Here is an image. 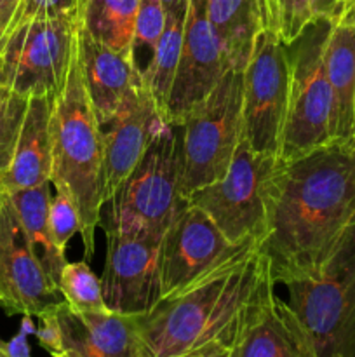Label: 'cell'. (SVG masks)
Returning <instances> with one entry per match:
<instances>
[{
	"label": "cell",
	"mask_w": 355,
	"mask_h": 357,
	"mask_svg": "<svg viewBox=\"0 0 355 357\" xmlns=\"http://www.w3.org/2000/svg\"><path fill=\"white\" fill-rule=\"evenodd\" d=\"M354 222L355 136L287 162L278 159L268 229L260 243L275 284L317 271Z\"/></svg>",
	"instance_id": "cell-1"
},
{
	"label": "cell",
	"mask_w": 355,
	"mask_h": 357,
	"mask_svg": "<svg viewBox=\"0 0 355 357\" xmlns=\"http://www.w3.org/2000/svg\"><path fill=\"white\" fill-rule=\"evenodd\" d=\"M271 282L268 258L254 243L160 298L148 314L138 316L150 357H232Z\"/></svg>",
	"instance_id": "cell-2"
},
{
	"label": "cell",
	"mask_w": 355,
	"mask_h": 357,
	"mask_svg": "<svg viewBox=\"0 0 355 357\" xmlns=\"http://www.w3.org/2000/svg\"><path fill=\"white\" fill-rule=\"evenodd\" d=\"M51 138V185L54 190L68 194L75 204L84 257L89 260L96 251V230L104 204L103 138L84 86L77 51L65 87L52 98Z\"/></svg>",
	"instance_id": "cell-3"
},
{
	"label": "cell",
	"mask_w": 355,
	"mask_h": 357,
	"mask_svg": "<svg viewBox=\"0 0 355 357\" xmlns=\"http://www.w3.org/2000/svg\"><path fill=\"white\" fill-rule=\"evenodd\" d=\"M284 286L315 357H355V222L317 271Z\"/></svg>",
	"instance_id": "cell-4"
},
{
	"label": "cell",
	"mask_w": 355,
	"mask_h": 357,
	"mask_svg": "<svg viewBox=\"0 0 355 357\" xmlns=\"http://www.w3.org/2000/svg\"><path fill=\"white\" fill-rule=\"evenodd\" d=\"M333 21L313 17L287 44L291 87L278 159H298L336 139L334 94L324 63Z\"/></svg>",
	"instance_id": "cell-5"
},
{
	"label": "cell",
	"mask_w": 355,
	"mask_h": 357,
	"mask_svg": "<svg viewBox=\"0 0 355 357\" xmlns=\"http://www.w3.org/2000/svg\"><path fill=\"white\" fill-rule=\"evenodd\" d=\"M180 180V126L164 121L145 155L108 202L110 215L104 227L164 236L187 202L181 197Z\"/></svg>",
	"instance_id": "cell-6"
},
{
	"label": "cell",
	"mask_w": 355,
	"mask_h": 357,
	"mask_svg": "<svg viewBox=\"0 0 355 357\" xmlns=\"http://www.w3.org/2000/svg\"><path fill=\"white\" fill-rule=\"evenodd\" d=\"M244 70L230 68L180 124L181 197L225 176L242 139Z\"/></svg>",
	"instance_id": "cell-7"
},
{
	"label": "cell",
	"mask_w": 355,
	"mask_h": 357,
	"mask_svg": "<svg viewBox=\"0 0 355 357\" xmlns=\"http://www.w3.org/2000/svg\"><path fill=\"white\" fill-rule=\"evenodd\" d=\"M277 167V155L254 152L242 138L225 176L195 190L187 201L200 208L232 244L261 243Z\"/></svg>",
	"instance_id": "cell-8"
},
{
	"label": "cell",
	"mask_w": 355,
	"mask_h": 357,
	"mask_svg": "<svg viewBox=\"0 0 355 357\" xmlns=\"http://www.w3.org/2000/svg\"><path fill=\"white\" fill-rule=\"evenodd\" d=\"M79 20L63 13L19 21L0 47V66L9 89L23 96L56 98L65 87L77 51Z\"/></svg>",
	"instance_id": "cell-9"
},
{
	"label": "cell",
	"mask_w": 355,
	"mask_h": 357,
	"mask_svg": "<svg viewBox=\"0 0 355 357\" xmlns=\"http://www.w3.org/2000/svg\"><path fill=\"white\" fill-rule=\"evenodd\" d=\"M242 73V138L254 152L278 157L291 87L287 44L263 28Z\"/></svg>",
	"instance_id": "cell-10"
},
{
	"label": "cell",
	"mask_w": 355,
	"mask_h": 357,
	"mask_svg": "<svg viewBox=\"0 0 355 357\" xmlns=\"http://www.w3.org/2000/svg\"><path fill=\"white\" fill-rule=\"evenodd\" d=\"M104 258L101 289L110 310L129 316H145L159 303L160 243L162 236L148 232H120L104 227Z\"/></svg>",
	"instance_id": "cell-11"
},
{
	"label": "cell",
	"mask_w": 355,
	"mask_h": 357,
	"mask_svg": "<svg viewBox=\"0 0 355 357\" xmlns=\"http://www.w3.org/2000/svg\"><path fill=\"white\" fill-rule=\"evenodd\" d=\"M233 68L207 16V0H188L181 56L164 119L180 126Z\"/></svg>",
	"instance_id": "cell-12"
},
{
	"label": "cell",
	"mask_w": 355,
	"mask_h": 357,
	"mask_svg": "<svg viewBox=\"0 0 355 357\" xmlns=\"http://www.w3.org/2000/svg\"><path fill=\"white\" fill-rule=\"evenodd\" d=\"M254 243L256 241L232 244L200 208L187 201L160 243V298L184 288L198 275Z\"/></svg>",
	"instance_id": "cell-13"
},
{
	"label": "cell",
	"mask_w": 355,
	"mask_h": 357,
	"mask_svg": "<svg viewBox=\"0 0 355 357\" xmlns=\"http://www.w3.org/2000/svg\"><path fill=\"white\" fill-rule=\"evenodd\" d=\"M61 291L35 258L13 202L6 195L0 215V307L9 316L37 317Z\"/></svg>",
	"instance_id": "cell-14"
},
{
	"label": "cell",
	"mask_w": 355,
	"mask_h": 357,
	"mask_svg": "<svg viewBox=\"0 0 355 357\" xmlns=\"http://www.w3.org/2000/svg\"><path fill=\"white\" fill-rule=\"evenodd\" d=\"M166 119L157 108L148 87H136L113 117L101 126L103 138V201L117 194L125 178L145 155Z\"/></svg>",
	"instance_id": "cell-15"
},
{
	"label": "cell",
	"mask_w": 355,
	"mask_h": 357,
	"mask_svg": "<svg viewBox=\"0 0 355 357\" xmlns=\"http://www.w3.org/2000/svg\"><path fill=\"white\" fill-rule=\"evenodd\" d=\"M63 338V357H150L138 316L115 310H75L54 303Z\"/></svg>",
	"instance_id": "cell-16"
},
{
	"label": "cell",
	"mask_w": 355,
	"mask_h": 357,
	"mask_svg": "<svg viewBox=\"0 0 355 357\" xmlns=\"http://www.w3.org/2000/svg\"><path fill=\"white\" fill-rule=\"evenodd\" d=\"M232 357H315L298 314L268 284L247 319Z\"/></svg>",
	"instance_id": "cell-17"
},
{
	"label": "cell",
	"mask_w": 355,
	"mask_h": 357,
	"mask_svg": "<svg viewBox=\"0 0 355 357\" xmlns=\"http://www.w3.org/2000/svg\"><path fill=\"white\" fill-rule=\"evenodd\" d=\"M77 54L87 96L93 105L100 126H104L122 101L143 82L129 52L115 51L79 28L77 33Z\"/></svg>",
	"instance_id": "cell-18"
},
{
	"label": "cell",
	"mask_w": 355,
	"mask_h": 357,
	"mask_svg": "<svg viewBox=\"0 0 355 357\" xmlns=\"http://www.w3.org/2000/svg\"><path fill=\"white\" fill-rule=\"evenodd\" d=\"M51 96H30L9 167L0 174L6 194L26 190L51 181L52 138Z\"/></svg>",
	"instance_id": "cell-19"
},
{
	"label": "cell",
	"mask_w": 355,
	"mask_h": 357,
	"mask_svg": "<svg viewBox=\"0 0 355 357\" xmlns=\"http://www.w3.org/2000/svg\"><path fill=\"white\" fill-rule=\"evenodd\" d=\"M324 63L334 94L336 139L352 138L355 136V7L331 26Z\"/></svg>",
	"instance_id": "cell-20"
},
{
	"label": "cell",
	"mask_w": 355,
	"mask_h": 357,
	"mask_svg": "<svg viewBox=\"0 0 355 357\" xmlns=\"http://www.w3.org/2000/svg\"><path fill=\"white\" fill-rule=\"evenodd\" d=\"M17 213L28 244L35 258L47 274L49 281L58 288L59 274L66 264L65 251L56 246L49 229V202H51V181L26 190L7 194ZM59 289V288H58Z\"/></svg>",
	"instance_id": "cell-21"
},
{
	"label": "cell",
	"mask_w": 355,
	"mask_h": 357,
	"mask_svg": "<svg viewBox=\"0 0 355 357\" xmlns=\"http://www.w3.org/2000/svg\"><path fill=\"white\" fill-rule=\"evenodd\" d=\"M207 16L233 68H246L254 40L265 28L260 0H207Z\"/></svg>",
	"instance_id": "cell-22"
},
{
	"label": "cell",
	"mask_w": 355,
	"mask_h": 357,
	"mask_svg": "<svg viewBox=\"0 0 355 357\" xmlns=\"http://www.w3.org/2000/svg\"><path fill=\"white\" fill-rule=\"evenodd\" d=\"M139 0H82L79 28L108 47L131 54Z\"/></svg>",
	"instance_id": "cell-23"
},
{
	"label": "cell",
	"mask_w": 355,
	"mask_h": 357,
	"mask_svg": "<svg viewBox=\"0 0 355 357\" xmlns=\"http://www.w3.org/2000/svg\"><path fill=\"white\" fill-rule=\"evenodd\" d=\"M184 20H187V7L167 10L166 28H164L162 37H160L155 54L150 63L148 72L143 77L145 86L148 87L162 117L166 114L167 101H169L171 89H173L174 84V75H176L178 63H180Z\"/></svg>",
	"instance_id": "cell-24"
},
{
	"label": "cell",
	"mask_w": 355,
	"mask_h": 357,
	"mask_svg": "<svg viewBox=\"0 0 355 357\" xmlns=\"http://www.w3.org/2000/svg\"><path fill=\"white\" fill-rule=\"evenodd\" d=\"M167 9L162 0H139L134 35L131 44V58L141 77L148 72L155 49L166 28ZM145 82V80H143Z\"/></svg>",
	"instance_id": "cell-25"
},
{
	"label": "cell",
	"mask_w": 355,
	"mask_h": 357,
	"mask_svg": "<svg viewBox=\"0 0 355 357\" xmlns=\"http://www.w3.org/2000/svg\"><path fill=\"white\" fill-rule=\"evenodd\" d=\"M58 288L63 300L75 310H106L101 279L94 275L87 261H66L59 274Z\"/></svg>",
	"instance_id": "cell-26"
},
{
	"label": "cell",
	"mask_w": 355,
	"mask_h": 357,
	"mask_svg": "<svg viewBox=\"0 0 355 357\" xmlns=\"http://www.w3.org/2000/svg\"><path fill=\"white\" fill-rule=\"evenodd\" d=\"M265 28L284 44L294 40L313 20L312 0H260Z\"/></svg>",
	"instance_id": "cell-27"
},
{
	"label": "cell",
	"mask_w": 355,
	"mask_h": 357,
	"mask_svg": "<svg viewBox=\"0 0 355 357\" xmlns=\"http://www.w3.org/2000/svg\"><path fill=\"white\" fill-rule=\"evenodd\" d=\"M28 98L7 86L0 87V174L9 167L26 112Z\"/></svg>",
	"instance_id": "cell-28"
},
{
	"label": "cell",
	"mask_w": 355,
	"mask_h": 357,
	"mask_svg": "<svg viewBox=\"0 0 355 357\" xmlns=\"http://www.w3.org/2000/svg\"><path fill=\"white\" fill-rule=\"evenodd\" d=\"M49 229L56 246L66 251V246L75 234L80 232V220L75 204L68 194L56 190L49 202Z\"/></svg>",
	"instance_id": "cell-29"
},
{
	"label": "cell",
	"mask_w": 355,
	"mask_h": 357,
	"mask_svg": "<svg viewBox=\"0 0 355 357\" xmlns=\"http://www.w3.org/2000/svg\"><path fill=\"white\" fill-rule=\"evenodd\" d=\"M80 2H82V0H23L16 17H14L13 26L19 23V21L30 20V17L37 16H52V14L63 13L77 14Z\"/></svg>",
	"instance_id": "cell-30"
},
{
	"label": "cell",
	"mask_w": 355,
	"mask_h": 357,
	"mask_svg": "<svg viewBox=\"0 0 355 357\" xmlns=\"http://www.w3.org/2000/svg\"><path fill=\"white\" fill-rule=\"evenodd\" d=\"M37 317L40 319V326L35 328L33 335L37 337L38 345L51 356L63 357V338L54 314V303L42 310Z\"/></svg>",
	"instance_id": "cell-31"
},
{
	"label": "cell",
	"mask_w": 355,
	"mask_h": 357,
	"mask_svg": "<svg viewBox=\"0 0 355 357\" xmlns=\"http://www.w3.org/2000/svg\"><path fill=\"white\" fill-rule=\"evenodd\" d=\"M355 7V0H312L313 17L338 21Z\"/></svg>",
	"instance_id": "cell-32"
},
{
	"label": "cell",
	"mask_w": 355,
	"mask_h": 357,
	"mask_svg": "<svg viewBox=\"0 0 355 357\" xmlns=\"http://www.w3.org/2000/svg\"><path fill=\"white\" fill-rule=\"evenodd\" d=\"M21 2L23 0H0V37H2V40L13 28L14 17L19 10Z\"/></svg>",
	"instance_id": "cell-33"
},
{
	"label": "cell",
	"mask_w": 355,
	"mask_h": 357,
	"mask_svg": "<svg viewBox=\"0 0 355 357\" xmlns=\"http://www.w3.org/2000/svg\"><path fill=\"white\" fill-rule=\"evenodd\" d=\"M26 331L21 330L13 340L7 342V357H28L30 356V347L26 344Z\"/></svg>",
	"instance_id": "cell-34"
},
{
	"label": "cell",
	"mask_w": 355,
	"mask_h": 357,
	"mask_svg": "<svg viewBox=\"0 0 355 357\" xmlns=\"http://www.w3.org/2000/svg\"><path fill=\"white\" fill-rule=\"evenodd\" d=\"M162 3L166 6L167 10L173 9H184L188 3V0H162Z\"/></svg>",
	"instance_id": "cell-35"
},
{
	"label": "cell",
	"mask_w": 355,
	"mask_h": 357,
	"mask_svg": "<svg viewBox=\"0 0 355 357\" xmlns=\"http://www.w3.org/2000/svg\"><path fill=\"white\" fill-rule=\"evenodd\" d=\"M0 357H7V342L0 338Z\"/></svg>",
	"instance_id": "cell-36"
},
{
	"label": "cell",
	"mask_w": 355,
	"mask_h": 357,
	"mask_svg": "<svg viewBox=\"0 0 355 357\" xmlns=\"http://www.w3.org/2000/svg\"><path fill=\"white\" fill-rule=\"evenodd\" d=\"M6 192H3V188L0 187V215H2V208H3V202H6Z\"/></svg>",
	"instance_id": "cell-37"
},
{
	"label": "cell",
	"mask_w": 355,
	"mask_h": 357,
	"mask_svg": "<svg viewBox=\"0 0 355 357\" xmlns=\"http://www.w3.org/2000/svg\"><path fill=\"white\" fill-rule=\"evenodd\" d=\"M6 86V80H3V73H2V66H0V87Z\"/></svg>",
	"instance_id": "cell-38"
},
{
	"label": "cell",
	"mask_w": 355,
	"mask_h": 357,
	"mask_svg": "<svg viewBox=\"0 0 355 357\" xmlns=\"http://www.w3.org/2000/svg\"><path fill=\"white\" fill-rule=\"evenodd\" d=\"M2 44H3V40H2V37H0V47H2Z\"/></svg>",
	"instance_id": "cell-39"
}]
</instances>
